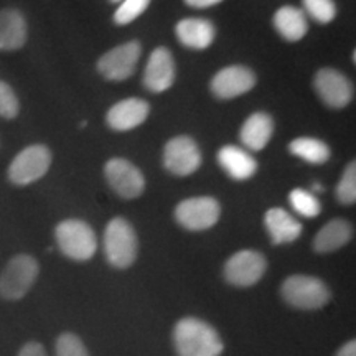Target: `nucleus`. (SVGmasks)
<instances>
[{
    "label": "nucleus",
    "instance_id": "f257e3e1",
    "mask_svg": "<svg viewBox=\"0 0 356 356\" xmlns=\"http://www.w3.org/2000/svg\"><path fill=\"white\" fill-rule=\"evenodd\" d=\"M178 356H220L222 341L210 323L195 317L181 318L173 330Z\"/></svg>",
    "mask_w": 356,
    "mask_h": 356
},
{
    "label": "nucleus",
    "instance_id": "f03ea898",
    "mask_svg": "<svg viewBox=\"0 0 356 356\" xmlns=\"http://www.w3.org/2000/svg\"><path fill=\"white\" fill-rule=\"evenodd\" d=\"M56 244L66 257L73 261H89L96 254L97 239L88 222L81 220H65L55 229Z\"/></svg>",
    "mask_w": 356,
    "mask_h": 356
},
{
    "label": "nucleus",
    "instance_id": "7ed1b4c3",
    "mask_svg": "<svg viewBox=\"0 0 356 356\" xmlns=\"http://www.w3.org/2000/svg\"><path fill=\"white\" fill-rule=\"evenodd\" d=\"M280 292L289 305L300 310L322 309L330 300V291L327 284L314 275H291L284 280Z\"/></svg>",
    "mask_w": 356,
    "mask_h": 356
},
{
    "label": "nucleus",
    "instance_id": "20e7f679",
    "mask_svg": "<svg viewBox=\"0 0 356 356\" xmlns=\"http://www.w3.org/2000/svg\"><path fill=\"white\" fill-rule=\"evenodd\" d=\"M137 236L132 225L124 218H114L104 231V254L118 269L131 267L137 257Z\"/></svg>",
    "mask_w": 356,
    "mask_h": 356
},
{
    "label": "nucleus",
    "instance_id": "39448f33",
    "mask_svg": "<svg viewBox=\"0 0 356 356\" xmlns=\"http://www.w3.org/2000/svg\"><path fill=\"white\" fill-rule=\"evenodd\" d=\"M51 165V152L47 145L33 144L25 147L22 152L15 155L8 165L7 177L13 185L25 186L35 184L40 178L47 175Z\"/></svg>",
    "mask_w": 356,
    "mask_h": 356
},
{
    "label": "nucleus",
    "instance_id": "423d86ee",
    "mask_svg": "<svg viewBox=\"0 0 356 356\" xmlns=\"http://www.w3.org/2000/svg\"><path fill=\"white\" fill-rule=\"evenodd\" d=\"M40 266L35 257L19 254L12 257L0 274V297L19 300L32 289L38 277Z\"/></svg>",
    "mask_w": 356,
    "mask_h": 356
},
{
    "label": "nucleus",
    "instance_id": "0eeeda50",
    "mask_svg": "<svg viewBox=\"0 0 356 356\" xmlns=\"http://www.w3.org/2000/svg\"><path fill=\"white\" fill-rule=\"evenodd\" d=\"M221 216V207L213 197H195L177 204L178 225L188 231H204L216 225Z\"/></svg>",
    "mask_w": 356,
    "mask_h": 356
},
{
    "label": "nucleus",
    "instance_id": "6e6552de",
    "mask_svg": "<svg viewBox=\"0 0 356 356\" xmlns=\"http://www.w3.org/2000/svg\"><path fill=\"white\" fill-rule=\"evenodd\" d=\"M266 269L267 261L261 252L243 249V251H238L226 261L225 279L228 280L231 286L251 287L259 282L262 275L266 274Z\"/></svg>",
    "mask_w": 356,
    "mask_h": 356
},
{
    "label": "nucleus",
    "instance_id": "1a4fd4ad",
    "mask_svg": "<svg viewBox=\"0 0 356 356\" xmlns=\"http://www.w3.org/2000/svg\"><path fill=\"white\" fill-rule=\"evenodd\" d=\"M163 165L177 177H188L202 165V152L191 137L178 136L167 142L163 149Z\"/></svg>",
    "mask_w": 356,
    "mask_h": 356
},
{
    "label": "nucleus",
    "instance_id": "9d476101",
    "mask_svg": "<svg viewBox=\"0 0 356 356\" xmlns=\"http://www.w3.org/2000/svg\"><path fill=\"white\" fill-rule=\"evenodd\" d=\"M140 43L127 42L104 53L97 61V70L109 81H124L131 78L140 58Z\"/></svg>",
    "mask_w": 356,
    "mask_h": 356
},
{
    "label": "nucleus",
    "instance_id": "9b49d317",
    "mask_svg": "<svg viewBox=\"0 0 356 356\" xmlns=\"http://www.w3.org/2000/svg\"><path fill=\"white\" fill-rule=\"evenodd\" d=\"M104 175L119 197L134 200L140 197L145 188V178L134 163L126 159H111L104 167Z\"/></svg>",
    "mask_w": 356,
    "mask_h": 356
},
{
    "label": "nucleus",
    "instance_id": "f8f14e48",
    "mask_svg": "<svg viewBox=\"0 0 356 356\" xmlns=\"http://www.w3.org/2000/svg\"><path fill=\"white\" fill-rule=\"evenodd\" d=\"M314 86L320 99L330 108H345L353 99V86L350 79L337 70H318L315 74Z\"/></svg>",
    "mask_w": 356,
    "mask_h": 356
},
{
    "label": "nucleus",
    "instance_id": "ddd939ff",
    "mask_svg": "<svg viewBox=\"0 0 356 356\" xmlns=\"http://www.w3.org/2000/svg\"><path fill=\"white\" fill-rule=\"evenodd\" d=\"M256 86L254 71L241 65L222 68L211 79V92L218 99H234Z\"/></svg>",
    "mask_w": 356,
    "mask_h": 356
},
{
    "label": "nucleus",
    "instance_id": "4468645a",
    "mask_svg": "<svg viewBox=\"0 0 356 356\" xmlns=\"http://www.w3.org/2000/svg\"><path fill=\"white\" fill-rule=\"evenodd\" d=\"M175 83V61L170 50L159 47L149 56L144 70V86L152 92H163Z\"/></svg>",
    "mask_w": 356,
    "mask_h": 356
},
{
    "label": "nucleus",
    "instance_id": "2eb2a0df",
    "mask_svg": "<svg viewBox=\"0 0 356 356\" xmlns=\"http://www.w3.org/2000/svg\"><path fill=\"white\" fill-rule=\"evenodd\" d=\"M149 113L150 106L145 99L129 97V99L115 102L113 108L108 111L106 121H108V126L114 129V131L126 132L144 124L145 119L149 118Z\"/></svg>",
    "mask_w": 356,
    "mask_h": 356
},
{
    "label": "nucleus",
    "instance_id": "dca6fc26",
    "mask_svg": "<svg viewBox=\"0 0 356 356\" xmlns=\"http://www.w3.org/2000/svg\"><path fill=\"white\" fill-rule=\"evenodd\" d=\"M175 33L178 42L190 50H207L215 42L216 29L211 20L190 17L178 22Z\"/></svg>",
    "mask_w": 356,
    "mask_h": 356
},
{
    "label": "nucleus",
    "instance_id": "f3484780",
    "mask_svg": "<svg viewBox=\"0 0 356 356\" xmlns=\"http://www.w3.org/2000/svg\"><path fill=\"white\" fill-rule=\"evenodd\" d=\"M29 38L25 15L17 8L0 10V51H17Z\"/></svg>",
    "mask_w": 356,
    "mask_h": 356
},
{
    "label": "nucleus",
    "instance_id": "a211bd4d",
    "mask_svg": "<svg viewBox=\"0 0 356 356\" xmlns=\"http://www.w3.org/2000/svg\"><path fill=\"white\" fill-rule=\"evenodd\" d=\"M216 159L222 170L238 181L249 180L257 172V162L254 157L236 145L221 147Z\"/></svg>",
    "mask_w": 356,
    "mask_h": 356
},
{
    "label": "nucleus",
    "instance_id": "6ab92c4d",
    "mask_svg": "<svg viewBox=\"0 0 356 356\" xmlns=\"http://www.w3.org/2000/svg\"><path fill=\"white\" fill-rule=\"evenodd\" d=\"M266 228L274 244H289L300 238L302 225L282 208H270L264 216Z\"/></svg>",
    "mask_w": 356,
    "mask_h": 356
},
{
    "label": "nucleus",
    "instance_id": "aec40b11",
    "mask_svg": "<svg viewBox=\"0 0 356 356\" xmlns=\"http://www.w3.org/2000/svg\"><path fill=\"white\" fill-rule=\"evenodd\" d=\"M274 134V121L269 114L254 113L244 121L241 127V142L249 150H262L269 144Z\"/></svg>",
    "mask_w": 356,
    "mask_h": 356
},
{
    "label": "nucleus",
    "instance_id": "412c9836",
    "mask_svg": "<svg viewBox=\"0 0 356 356\" xmlns=\"http://www.w3.org/2000/svg\"><path fill=\"white\" fill-rule=\"evenodd\" d=\"M274 26L287 42H299L309 32V22L302 8L284 6L274 13Z\"/></svg>",
    "mask_w": 356,
    "mask_h": 356
},
{
    "label": "nucleus",
    "instance_id": "4be33fe9",
    "mask_svg": "<svg viewBox=\"0 0 356 356\" xmlns=\"http://www.w3.org/2000/svg\"><path fill=\"white\" fill-rule=\"evenodd\" d=\"M351 239V226L348 221L337 218L328 221L322 229L318 231L314 239V249L317 252H333L343 248Z\"/></svg>",
    "mask_w": 356,
    "mask_h": 356
},
{
    "label": "nucleus",
    "instance_id": "5701e85b",
    "mask_svg": "<svg viewBox=\"0 0 356 356\" xmlns=\"http://www.w3.org/2000/svg\"><path fill=\"white\" fill-rule=\"evenodd\" d=\"M292 155L304 159L305 162L314 163V165H322L330 159V149L323 140L314 139V137H299L293 139L289 145Z\"/></svg>",
    "mask_w": 356,
    "mask_h": 356
},
{
    "label": "nucleus",
    "instance_id": "b1692460",
    "mask_svg": "<svg viewBox=\"0 0 356 356\" xmlns=\"http://www.w3.org/2000/svg\"><path fill=\"white\" fill-rule=\"evenodd\" d=\"M289 202H291L292 208L299 213L300 216L315 218L320 215V211H322V207H320L318 198L315 197L314 191L302 188L292 190L291 195H289Z\"/></svg>",
    "mask_w": 356,
    "mask_h": 356
},
{
    "label": "nucleus",
    "instance_id": "393cba45",
    "mask_svg": "<svg viewBox=\"0 0 356 356\" xmlns=\"http://www.w3.org/2000/svg\"><path fill=\"white\" fill-rule=\"evenodd\" d=\"M304 13L317 24H330L337 17V6L333 0H302Z\"/></svg>",
    "mask_w": 356,
    "mask_h": 356
},
{
    "label": "nucleus",
    "instance_id": "a878e982",
    "mask_svg": "<svg viewBox=\"0 0 356 356\" xmlns=\"http://www.w3.org/2000/svg\"><path fill=\"white\" fill-rule=\"evenodd\" d=\"M150 6V0H122L121 6L114 12V22L118 25H129L139 19Z\"/></svg>",
    "mask_w": 356,
    "mask_h": 356
},
{
    "label": "nucleus",
    "instance_id": "bb28decb",
    "mask_svg": "<svg viewBox=\"0 0 356 356\" xmlns=\"http://www.w3.org/2000/svg\"><path fill=\"white\" fill-rule=\"evenodd\" d=\"M337 198L343 204H353L356 202V165L355 162L348 163L341 175L340 184L337 186Z\"/></svg>",
    "mask_w": 356,
    "mask_h": 356
},
{
    "label": "nucleus",
    "instance_id": "cd10ccee",
    "mask_svg": "<svg viewBox=\"0 0 356 356\" xmlns=\"http://www.w3.org/2000/svg\"><path fill=\"white\" fill-rule=\"evenodd\" d=\"M20 102L10 84L0 79V118L15 119L19 115Z\"/></svg>",
    "mask_w": 356,
    "mask_h": 356
},
{
    "label": "nucleus",
    "instance_id": "c85d7f7f",
    "mask_svg": "<svg viewBox=\"0 0 356 356\" xmlns=\"http://www.w3.org/2000/svg\"><path fill=\"white\" fill-rule=\"evenodd\" d=\"M56 356H89L81 338L74 333H63L56 340Z\"/></svg>",
    "mask_w": 356,
    "mask_h": 356
},
{
    "label": "nucleus",
    "instance_id": "c756f323",
    "mask_svg": "<svg viewBox=\"0 0 356 356\" xmlns=\"http://www.w3.org/2000/svg\"><path fill=\"white\" fill-rule=\"evenodd\" d=\"M19 356H47V351L38 341H29L24 348L20 350Z\"/></svg>",
    "mask_w": 356,
    "mask_h": 356
},
{
    "label": "nucleus",
    "instance_id": "7c9ffc66",
    "mask_svg": "<svg viewBox=\"0 0 356 356\" xmlns=\"http://www.w3.org/2000/svg\"><path fill=\"white\" fill-rule=\"evenodd\" d=\"M221 2L222 0H185L186 6L193 8H210V7L218 6V3Z\"/></svg>",
    "mask_w": 356,
    "mask_h": 356
},
{
    "label": "nucleus",
    "instance_id": "2f4dec72",
    "mask_svg": "<svg viewBox=\"0 0 356 356\" xmlns=\"http://www.w3.org/2000/svg\"><path fill=\"white\" fill-rule=\"evenodd\" d=\"M337 356H356V343H355V340L346 341V343L341 346L340 350H338Z\"/></svg>",
    "mask_w": 356,
    "mask_h": 356
},
{
    "label": "nucleus",
    "instance_id": "473e14b6",
    "mask_svg": "<svg viewBox=\"0 0 356 356\" xmlns=\"http://www.w3.org/2000/svg\"><path fill=\"white\" fill-rule=\"evenodd\" d=\"M314 190H315V191H320V190H322V186H320V185H314Z\"/></svg>",
    "mask_w": 356,
    "mask_h": 356
},
{
    "label": "nucleus",
    "instance_id": "72a5a7b5",
    "mask_svg": "<svg viewBox=\"0 0 356 356\" xmlns=\"http://www.w3.org/2000/svg\"><path fill=\"white\" fill-rule=\"evenodd\" d=\"M111 2H122V0H111Z\"/></svg>",
    "mask_w": 356,
    "mask_h": 356
}]
</instances>
